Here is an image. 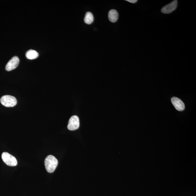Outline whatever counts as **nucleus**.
I'll return each instance as SVG.
<instances>
[{
	"label": "nucleus",
	"mask_w": 196,
	"mask_h": 196,
	"mask_svg": "<svg viewBox=\"0 0 196 196\" xmlns=\"http://www.w3.org/2000/svg\"><path fill=\"white\" fill-rule=\"evenodd\" d=\"M2 158L3 161L7 165L15 167L17 165L18 162L16 158L8 153H3L2 155Z\"/></svg>",
	"instance_id": "7ed1b4c3"
},
{
	"label": "nucleus",
	"mask_w": 196,
	"mask_h": 196,
	"mask_svg": "<svg viewBox=\"0 0 196 196\" xmlns=\"http://www.w3.org/2000/svg\"><path fill=\"white\" fill-rule=\"evenodd\" d=\"M1 103L7 107H12L17 104V100L14 97L10 95H5L2 97L0 100Z\"/></svg>",
	"instance_id": "f03ea898"
},
{
	"label": "nucleus",
	"mask_w": 196,
	"mask_h": 196,
	"mask_svg": "<svg viewBox=\"0 0 196 196\" xmlns=\"http://www.w3.org/2000/svg\"><path fill=\"white\" fill-rule=\"evenodd\" d=\"M172 103L175 109L178 111H183L184 109L185 106L182 101L176 97H173L171 99Z\"/></svg>",
	"instance_id": "0eeeda50"
},
{
	"label": "nucleus",
	"mask_w": 196,
	"mask_h": 196,
	"mask_svg": "<svg viewBox=\"0 0 196 196\" xmlns=\"http://www.w3.org/2000/svg\"><path fill=\"white\" fill-rule=\"evenodd\" d=\"M19 63V59L18 57H12V58L9 61L5 67V70L8 71L12 70L15 69L18 66Z\"/></svg>",
	"instance_id": "423d86ee"
},
{
	"label": "nucleus",
	"mask_w": 196,
	"mask_h": 196,
	"mask_svg": "<svg viewBox=\"0 0 196 196\" xmlns=\"http://www.w3.org/2000/svg\"><path fill=\"white\" fill-rule=\"evenodd\" d=\"M126 1L132 3H136L137 2V0H126Z\"/></svg>",
	"instance_id": "9b49d317"
},
{
	"label": "nucleus",
	"mask_w": 196,
	"mask_h": 196,
	"mask_svg": "<svg viewBox=\"0 0 196 196\" xmlns=\"http://www.w3.org/2000/svg\"><path fill=\"white\" fill-rule=\"evenodd\" d=\"M26 56L27 59L33 60L36 59L38 57L39 53L35 50H30L26 52Z\"/></svg>",
	"instance_id": "1a4fd4ad"
},
{
	"label": "nucleus",
	"mask_w": 196,
	"mask_h": 196,
	"mask_svg": "<svg viewBox=\"0 0 196 196\" xmlns=\"http://www.w3.org/2000/svg\"><path fill=\"white\" fill-rule=\"evenodd\" d=\"M93 20H94V17L92 13L90 12H87L84 19L85 23L88 25H91L93 23Z\"/></svg>",
	"instance_id": "9d476101"
},
{
	"label": "nucleus",
	"mask_w": 196,
	"mask_h": 196,
	"mask_svg": "<svg viewBox=\"0 0 196 196\" xmlns=\"http://www.w3.org/2000/svg\"><path fill=\"white\" fill-rule=\"evenodd\" d=\"M178 4V1L175 0L172 2L165 6L163 7L161 9L162 12L165 14H170L176 10Z\"/></svg>",
	"instance_id": "39448f33"
},
{
	"label": "nucleus",
	"mask_w": 196,
	"mask_h": 196,
	"mask_svg": "<svg viewBox=\"0 0 196 196\" xmlns=\"http://www.w3.org/2000/svg\"><path fill=\"white\" fill-rule=\"evenodd\" d=\"M58 163L57 160L53 156H48L45 160L44 164L46 170L49 173H52L55 171Z\"/></svg>",
	"instance_id": "f257e3e1"
},
{
	"label": "nucleus",
	"mask_w": 196,
	"mask_h": 196,
	"mask_svg": "<svg viewBox=\"0 0 196 196\" xmlns=\"http://www.w3.org/2000/svg\"><path fill=\"white\" fill-rule=\"evenodd\" d=\"M108 18L112 23L116 22L119 18V13L116 10H111L108 13Z\"/></svg>",
	"instance_id": "6e6552de"
},
{
	"label": "nucleus",
	"mask_w": 196,
	"mask_h": 196,
	"mask_svg": "<svg viewBox=\"0 0 196 196\" xmlns=\"http://www.w3.org/2000/svg\"><path fill=\"white\" fill-rule=\"evenodd\" d=\"M80 126L79 119L78 116L74 115L69 120L68 126V129L70 130H74L78 129Z\"/></svg>",
	"instance_id": "20e7f679"
}]
</instances>
